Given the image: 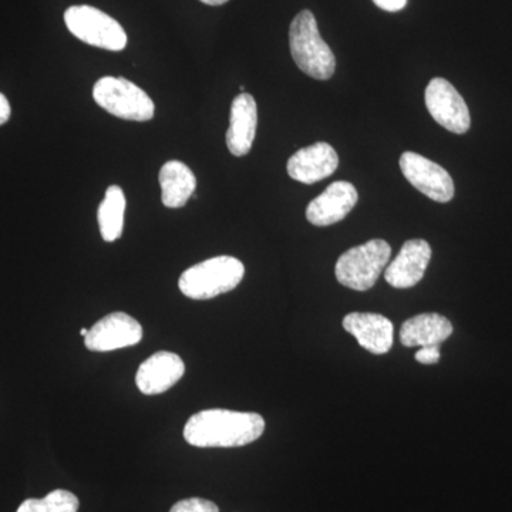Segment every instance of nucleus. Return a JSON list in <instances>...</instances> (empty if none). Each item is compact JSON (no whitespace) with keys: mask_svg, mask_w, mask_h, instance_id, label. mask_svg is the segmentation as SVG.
Masks as SVG:
<instances>
[{"mask_svg":"<svg viewBox=\"0 0 512 512\" xmlns=\"http://www.w3.org/2000/svg\"><path fill=\"white\" fill-rule=\"evenodd\" d=\"M264 431L261 414L211 409L190 417L184 427V439L200 448L242 447L254 443Z\"/></svg>","mask_w":512,"mask_h":512,"instance_id":"obj_1","label":"nucleus"},{"mask_svg":"<svg viewBox=\"0 0 512 512\" xmlns=\"http://www.w3.org/2000/svg\"><path fill=\"white\" fill-rule=\"evenodd\" d=\"M289 46L293 62L312 79L329 80L335 74V55L320 36L318 23L311 10H302L292 20Z\"/></svg>","mask_w":512,"mask_h":512,"instance_id":"obj_2","label":"nucleus"},{"mask_svg":"<svg viewBox=\"0 0 512 512\" xmlns=\"http://www.w3.org/2000/svg\"><path fill=\"white\" fill-rule=\"evenodd\" d=\"M245 275V266L234 256H215L191 266L181 275L178 286L187 298L207 301L234 291Z\"/></svg>","mask_w":512,"mask_h":512,"instance_id":"obj_3","label":"nucleus"},{"mask_svg":"<svg viewBox=\"0 0 512 512\" xmlns=\"http://www.w3.org/2000/svg\"><path fill=\"white\" fill-rule=\"evenodd\" d=\"M390 255L392 248L384 239H372L350 248L336 262V278L339 284L353 291H369L387 268Z\"/></svg>","mask_w":512,"mask_h":512,"instance_id":"obj_4","label":"nucleus"},{"mask_svg":"<svg viewBox=\"0 0 512 512\" xmlns=\"http://www.w3.org/2000/svg\"><path fill=\"white\" fill-rule=\"evenodd\" d=\"M97 106L111 116L127 121H150L156 114L154 101L143 89L124 77H101L93 87Z\"/></svg>","mask_w":512,"mask_h":512,"instance_id":"obj_5","label":"nucleus"},{"mask_svg":"<svg viewBox=\"0 0 512 512\" xmlns=\"http://www.w3.org/2000/svg\"><path fill=\"white\" fill-rule=\"evenodd\" d=\"M64 23L73 36L87 45L110 52L126 49L127 33L123 26L93 6H72L64 13Z\"/></svg>","mask_w":512,"mask_h":512,"instance_id":"obj_6","label":"nucleus"},{"mask_svg":"<svg viewBox=\"0 0 512 512\" xmlns=\"http://www.w3.org/2000/svg\"><path fill=\"white\" fill-rule=\"evenodd\" d=\"M426 106L430 116L451 133L464 134L470 130L471 117L466 101L456 87L446 79L436 77L426 89Z\"/></svg>","mask_w":512,"mask_h":512,"instance_id":"obj_7","label":"nucleus"},{"mask_svg":"<svg viewBox=\"0 0 512 512\" xmlns=\"http://www.w3.org/2000/svg\"><path fill=\"white\" fill-rule=\"evenodd\" d=\"M400 168L407 181L430 200L443 204L453 200V178L441 165L420 154L407 151L400 157Z\"/></svg>","mask_w":512,"mask_h":512,"instance_id":"obj_8","label":"nucleus"},{"mask_svg":"<svg viewBox=\"0 0 512 512\" xmlns=\"http://www.w3.org/2000/svg\"><path fill=\"white\" fill-rule=\"evenodd\" d=\"M143 338V328L136 319L124 312H114L104 316L84 338L86 348L92 352L130 348Z\"/></svg>","mask_w":512,"mask_h":512,"instance_id":"obj_9","label":"nucleus"},{"mask_svg":"<svg viewBox=\"0 0 512 512\" xmlns=\"http://www.w3.org/2000/svg\"><path fill=\"white\" fill-rule=\"evenodd\" d=\"M359 195L355 185L348 181H336L330 184L319 197L306 208V220L315 227H329L345 220L355 208Z\"/></svg>","mask_w":512,"mask_h":512,"instance_id":"obj_10","label":"nucleus"},{"mask_svg":"<svg viewBox=\"0 0 512 512\" xmlns=\"http://www.w3.org/2000/svg\"><path fill=\"white\" fill-rule=\"evenodd\" d=\"M431 259V247L424 239H410L394 261L387 265L384 279L397 289H409L419 284Z\"/></svg>","mask_w":512,"mask_h":512,"instance_id":"obj_11","label":"nucleus"},{"mask_svg":"<svg viewBox=\"0 0 512 512\" xmlns=\"http://www.w3.org/2000/svg\"><path fill=\"white\" fill-rule=\"evenodd\" d=\"M339 165L338 153L328 143H316L301 148L289 158L286 170L289 177L302 184H315L335 173Z\"/></svg>","mask_w":512,"mask_h":512,"instance_id":"obj_12","label":"nucleus"},{"mask_svg":"<svg viewBox=\"0 0 512 512\" xmlns=\"http://www.w3.org/2000/svg\"><path fill=\"white\" fill-rule=\"evenodd\" d=\"M185 365L180 356L171 352H157L138 367L136 384L147 396L170 390L184 376Z\"/></svg>","mask_w":512,"mask_h":512,"instance_id":"obj_13","label":"nucleus"},{"mask_svg":"<svg viewBox=\"0 0 512 512\" xmlns=\"http://www.w3.org/2000/svg\"><path fill=\"white\" fill-rule=\"evenodd\" d=\"M343 328L355 336L363 349L373 355H384L393 346V323L379 313L353 312L343 319Z\"/></svg>","mask_w":512,"mask_h":512,"instance_id":"obj_14","label":"nucleus"},{"mask_svg":"<svg viewBox=\"0 0 512 512\" xmlns=\"http://www.w3.org/2000/svg\"><path fill=\"white\" fill-rule=\"evenodd\" d=\"M258 127V107L251 94L241 93L232 101L227 131V147L235 157L247 156L251 151Z\"/></svg>","mask_w":512,"mask_h":512,"instance_id":"obj_15","label":"nucleus"},{"mask_svg":"<svg viewBox=\"0 0 512 512\" xmlns=\"http://www.w3.org/2000/svg\"><path fill=\"white\" fill-rule=\"evenodd\" d=\"M453 335L450 320L439 313H421L403 323L400 329V342L406 348H424L441 345Z\"/></svg>","mask_w":512,"mask_h":512,"instance_id":"obj_16","label":"nucleus"},{"mask_svg":"<svg viewBox=\"0 0 512 512\" xmlns=\"http://www.w3.org/2000/svg\"><path fill=\"white\" fill-rule=\"evenodd\" d=\"M160 187L164 207L183 208L195 194L197 180L188 165L171 160L161 167Z\"/></svg>","mask_w":512,"mask_h":512,"instance_id":"obj_17","label":"nucleus"},{"mask_svg":"<svg viewBox=\"0 0 512 512\" xmlns=\"http://www.w3.org/2000/svg\"><path fill=\"white\" fill-rule=\"evenodd\" d=\"M124 212H126L124 191L119 185H110L97 211L100 234L104 241L114 242L121 237L124 228Z\"/></svg>","mask_w":512,"mask_h":512,"instance_id":"obj_18","label":"nucleus"},{"mask_svg":"<svg viewBox=\"0 0 512 512\" xmlns=\"http://www.w3.org/2000/svg\"><path fill=\"white\" fill-rule=\"evenodd\" d=\"M49 512H77L79 511V498L66 490H55L43 498Z\"/></svg>","mask_w":512,"mask_h":512,"instance_id":"obj_19","label":"nucleus"},{"mask_svg":"<svg viewBox=\"0 0 512 512\" xmlns=\"http://www.w3.org/2000/svg\"><path fill=\"white\" fill-rule=\"evenodd\" d=\"M170 512H220V508L204 498H187V500L178 501Z\"/></svg>","mask_w":512,"mask_h":512,"instance_id":"obj_20","label":"nucleus"},{"mask_svg":"<svg viewBox=\"0 0 512 512\" xmlns=\"http://www.w3.org/2000/svg\"><path fill=\"white\" fill-rule=\"evenodd\" d=\"M440 357L439 345L424 346L414 355V359L421 363V365H436V363H439Z\"/></svg>","mask_w":512,"mask_h":512,"instance_id":"obj_21","label":"nucleus"},{"mask_svg":"<svg viewBox=\"0 0 512 512\" xmlns=\"http://www.w3.org/2000/svg\"><path fill=\"white\" fill-rule=\"evenodd\" d=\"M373 2L387 12H399L407 5V0H373Z\"/></svg>","mask_w":512,"mask_h":512,"instance_id":"obj_22","label":"nucleus"},{"mask_svg":"<svg viewBox=\"0 0 512 512\" xmlns=\"http://www.w3.org/2000/svg\"><path fill=\"white\" fill-rule=\"evenodd\" d=\"M16 512H49L47 511L45 503L43 500H36V498H30V500H26L25 503L20 505L19 510Z\"/></svg>","mask_w":512,"mask_h":512,"instance_id":"obj_23","label":"nucleus"},{"mask_svg":"<svg viewBox=\"0 0 512 512\" xmlns=\"http://www.w3.org/2000/svg\"><path fill=\"white\" fill-rule=\"evenodd\" d=\"M12 109H10L9 100L6 99L5 94L0 93V126L10 119Z\"/></svg>","mask_w":512,"mask_h":512,"instance_id":"obj_24","label":"nucleus"},{"mask_svg":"<svg viewBox=\"0 0 512 512\" xmlns=\"http://www.w3.org/2000/svg\"><path fill=\"white\" fill-rule=\"evenodd\" d=\"M200 2L205 3L208 6H221L224 3H227L228 0H200Z\"/></svg>","mask_w":512,"mask_h":512,"instance_id":"obj_25","label":"nucleus"},{"mask_svg":"<svg viewBox=\"0 0 512 512\" xmlns=\"http://www.w3.org/2000/svg\"><path fill=\"white\" fill-rule=\"evenodd\" d=\"M87 333H89V330H87V329L83 328L82 330H80V335H82L83 338H86Z\"/></svg>","mask_w":512,"mask_h":512,"instance_id":"obj_26","label":"nucleus"}]
</instances>
